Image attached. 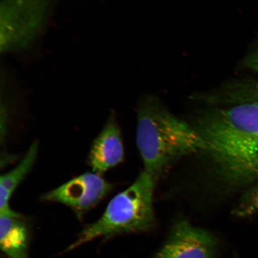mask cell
<instances>
[{
  "instance_id": "cell-1",
  "label": "cell",
  "mask_w": 258,
  "mask_h": 258,
  "mask_svg": "<svg viewBox=\"0 0 258 258\" xmlns=\"http://www.w3.org/2000/svg\"><path fill=\"white\" fill-rule=\"evenodd\" d=\"M191 124L201 137L211 172L224 188L258 180V98L243 81L206 93Z\"/></svg>"
},
{
  "instance_id": "cell-2",
  "label": "cell",
  "mask_w": 258,
  "mask_h": 258,
  "mask_svg": "<svg viewBox=\"0 0 258 258\" xmlns=\"http://www.w3.org/2000/svg\"><path fill=\"white\" fill-rule=\"evenodd\" d=\"M137 112V147L144 171L155 182L176 161L204 148L192 125L173 115L156 96L144 97Z\"/></svg>"
},
{
  "instance_id": "cell-3",
  "label": "cell",
  "mask_w": 258,
  "mask_h": 258,
  "mask_svg": "<svg viewBox=\"0 0 258 258\" xmlns=\"http://www.w3.org/2000/svg\"><path fill=\"white\" fill-rule=\"evenodd\" d=\"M155 182L144 170L131 186L111 199L101 218L84 229L66 251L99 237L108 238L152 230L156 225L153 209Z\"/></svg>"
},
{
  "instance_id": "cell-4",
  "label": "cell",
  "mask_w": 258,
  "mask_h": 258,
  "mask_svg": "<svg viewBox=\"0 0 258 258\" xmlns=\"http://www.w3.org/2000/svg\"><path fill=\"white\" fill-rule=\"evenodd\" d=\"M113 189L111 182L94 172H86L64 183L41 197L44 202L68 206L82 218L99 204Z\"/></svg>"
},
{
  "instance_id": "cell-5",
  "label": "cell",
  "mask_w": 258,
  "mask_h": 258,
  "mask_svg": "<svg viewBox=\"0 0 258 258\" xmlns=\"http://www.w3.org/2000/svg\"><path fill=\"white\" fill-rule=\"evenodd\" d=\"M219 250V242L211 232L180 219L152 258H216Z\"/></svg>"
},
{
  "instance_id": "cell-6",
  "label": "cell",
  "mask_w": 258,
  "mask_h": 258,
  "mask_svg": "<svg viewBox=\"0 0 258 258\" xmlns=\"http://www.w3.org/2000/svg\"><path fill=\"white\" fill-rule=\"evenodd\" d=\"M52 0H5V47L11 46L13 42L15 45L16 41H30L31 37H34L37 29L33 23L35 19L38 24L42 26L45 16L35 11L38 9L34 6L50 5ZM41 11L46 12L43 10ZM8 45V46H9ZM8 46H7L8 48Z\"/></svg>"
},
{
  "instance_id": "cell-7",
  "label": "cell",
  "mask_w": 258,
  "mask_h": 258,
  "mask_svg": "<svg viewBox=\"0 0 258 258\" xmlns=\"http://www.w3.org/2000/svg\"><path fill=\"white\" fill-rule=\"evenodd\" d=\"M124 156L120 128L114 116L112 115L92 143L88 163L93 172L102 176L121 163Z\"/></svg>"
},
{
  "instance_id": "cell-8",
  "label": "cell",
  "mask_w": 258,
  "mask_h": 258,
  "mask_svg": "<svg viewBox=\"0 0 258 258\" xmlns=\"http://www.w3.org/2000/svg\"><path fill=\"white\" fill-rule=\"evenodd\" d=\"M38 150V144L34 141L20 163L0 177V215L22 217L11 208L10 201L16 189L33 168L37 159Z\"/></svg>"
},
{
  "instance_id": "cell-9",
  "label": "cell",
  "mask_w": 258,
  "mask_h": 258,
  "mask_svg": "<svg viewBox=\"0 0 258 258\" xmlns=\"http://www.w3.org/2000/svg\"><path fill=\"white\" fill-rule=\"evenodd\" d=\"M21 218L0 216V245L9 258H28V230Z\"/></svg>"
},
{
  "instance_id": "cell-10",
  "label": "cell",
  "mask_w": 258,
  "mask_h": 258,
  "mask_svg": "<svg viewBox=\"0 0 258 258\" xmlns=\"http://www.w3.org/2000/svg\"><path fill=\"white\" fill-rule=\"evenodd\" d=\"M233 214L237 217H250L258 212V183L251 188L233 210Z\"/></svg>"
},
{
  "instance_id": "cell-11",
  "label": "cell",
  "mask_w": 258,
  "mask_h": 258,
  "mask_svg": "<svg viewBox=\"0 0 258 258\" xmlns=\"http://www.w3.org/2000/svg\"><path fill=\"white\" fill-rule=\"evenodd\" d=\"M243 63L244 67L253 71L258 74V46L253 52L248 54L244 58Z\"/></svg>"
},
{
  "instance_id": "cell-12",
  "label": "cell",
  "mask_w": 258,
  "mask_h": 258,
  "mask_svg": "<svg viewBox=\"0 0 258 258\" xmlns=\"http://www.w3.org/2000/svg\"><path fill=\"white\" fill-rule=\"evenodd\" d=\"M256 95L258 98V81L256 84V89H255Z\"/></svg>"
},
{
  "instance_id": "cell-13",
  "label": "cell",
  "mask_w": 258,
  "mask_h": 258,
  "mask_svg": "<svg viewBox=\"0 0 258 258\" xmlns=\"http://www.w3.org/2000/svg\"><path fill=\"white\" fill-rule=\"evenodd\" d=\"M234 258H236V257H234Z\"/></svg>"
}]
</instances>
